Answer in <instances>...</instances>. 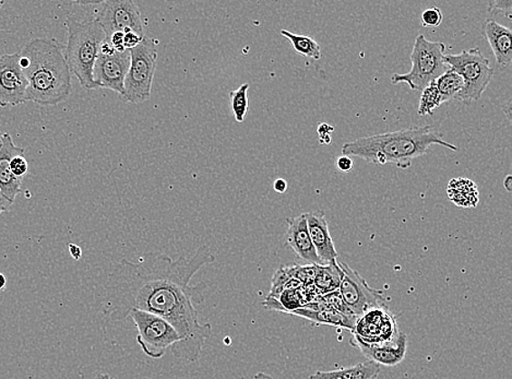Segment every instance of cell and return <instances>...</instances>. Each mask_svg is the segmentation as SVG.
<instances>
[{
    "label": "cell",
    "instance_id": "1",
    "mask_svg": "<svg viewBox=\"0 0 512 379\" xmlns=\"http://www.w3.org/2000/svg\"><path fill=\"white\" fill-rule=\"evenodd\" d=\"M208 247H199L190 258L173 260L162 252H146L139 261L123 260L110 270L102 304L105 317L120 322L131 310L160 316L176 329L181 342L172 347L178 360H199L213 327L198 319L197 305L204 302L207 284H190L200 270L214 264Z\"/></svg>",
    "mask_w": 512,
    "mask_h": 379
},
{
    "label": "cell",
    "instance_id": "2",
    "mask_svg": "<svg viewBox=\"0 0 512 379\" xmlns=\"http://www.w3.org/2000/svg\"><path fill=\"white\" fill-rule=\"evenodd\" d=\"M28 89L25 101L57 105L66 101L72 91L71 72L65 58V47L54 39H34L19 52Z\"/></svg>",
    "mask_w": 512,
    "mask_h": 379
},
{
    "label": "cell",
    "instance_id": "3",
    "mask_svg": "<svg viewBox=\"0 0 512 379\" xmlns=\"http://www.w3.org/2000/svg\"><path fill=\"white\" fill-rule=\"evenodd\" d=\"M432 146L458 150L432 126H423L346 142L342 146V156H356L377 166L393 163L399 168H409L412 161L425 156Z\"/></svg>",
    "mask_w": 512,
    "mask_h": 379
},
{
    "label": "cell",
    "instance_id": "4",
    "mask_svg": "<svg viewBox=\"0 0 512 379\" xmlns=\"http://www.w3.org/2000/svg\"><path fill=\"white\" fill-rule=\"evenodd\" d=\"M68 42L65 47V58L71 72L75 75L82 88L87 90L99 89L93 78L95 62L100 55V49L107 35L97 19L79 23L68 19Z\"/></svg>",
    "mask_w": 512,
    "mask_h": 379
},
{
    "label": "cell",
    "instance_id": "5",
    "mask_svg": "<svg viewBox=\"0 0 512 379\" xmlns=\"http://www.w3.org/2000/svg\"><path fill=\"white\" fill-rule=\"evenodd\" d=\"M446 46L442 42L430 41L423 34L415 39L411 54V71L392 77L393 84L408 83L411 90L423 91L450 70L445 62Z\"/></svg>",
    "mask_w": 512,
    "mask_h": 379
},
{
    "label": "cell",
    "instance_id": "6",
    "mask_svg": "<svg viewBox=\"0 0 512 379\" xmlns=\"http://www.w3.org/2000/svg\"><path fill=\"white\" fill-rule=\"evenodd\" d=\"M445 62L463 79V89L455 99L464 105L479 101L495 75L489 61L479 49L462 51L456 55L446 54Z\"/></svg>",
    "mask_w": 512,
    "mask_h": 379
},
{
    "label": "cell",
    "instance_id": "7",
    "mask_svg": "<svg viewBox=\"0 0 512 379\" xmlns=\"http://www.w3.org/2000/svg\"><path fill=\"white\" fill-rule=\"evenodd\" d=\"M130 66L125 79L126 102L140 104L151 98L152 83L157 62L156 45L153 40L144 38L141 43L129 50Z\"/></svg>",
    "mask_w": 512,
    "mask_h": 379
},
{
    "label": "cell",
    "instance_id": "8",
    "mask_svg": "<svg viewBox=\"0 0 512 379\" xmlns=\"http://www.w3.org/2000/svg\"><path fill=\"white\" fill-rule=\"evenodd\" d=\"M128 317L133 319L138 330L137 344L140 346L142 352L153 360L162 359L167 350H172V347L181 342L176 329L160 316L134 309Z\"/></svg>",
    "mask_w": 512,
    "mask_h": 379
},
{
    "label": "cell",
    "instance_id": "9",
    "mask_svg": "<svg viewBox=\"0 0 512 379\" xmlns=\"http://www.w3.org/2000/svg\"><path fill=\"white\" fill-rule=\"evenodd\" d=\"M339 266L343 271L339 288L340 296L357 318L369 310L384 308L386 298L382 292L369 287L365 279L358 275V272L353 270L346 262H339Z\"/></svg>",
    "mask_w": 512,
    "mask_h": 379
},
{
    "label": "cell",
    "instance_id": "10",
    "mask_svg": "<svg viewBox=\"0 0 512 379\" xmlns=\"http://www.w3.org/2000/svg\"><path fill=\"white\" fill-rule=\"evenodd\" d=\"M95 18L102 25L105 35L109 38L115 33H135L145 36L141 13L131 0H109Z\"/></svg>",
    "mask_w": 512,
    "mask_h": 379
},
{
    "label": "cell",
    "instance_id": "11",
    "mask_svg": "<svg viewBox=\"0 0 512 379\" xmlns=\"http://www.w3.org/2000/svg\"><path fill=\"white\" fill-rule=\"evenodd\" d=\"M19 52L0 57V108L25 103L28 81L19 64Z\"/></svg>",
    "mask_w": 512,
    "mask_h": 379
},
{
    "label": "cell",
    "instance_id": "12",
    "mask_svg": "<svg viewBox=\"0 0 512 379\" xmlns=\"http://www.w3.org/2000/svg\"><path fill=\"white\" fill-rule=\"evenodd\" d=\"M129 66V51L115 52L112 55L100 54L94 65V81L98 84L99 89H109L124 98L125 79Z\"/></svg>",
    "mask_w": 512,
    "mask_h": 379
},
{
    "label": "cell",
    "instance_id": "13",
    "mask_svg": "<svg viewBox=\"0 0 512 379\" xmlns=\"http://www.w3.org/2000/svg\"><path fill=\"white\" fill-rule=\"evenodd\" d=\"M351 345L357 347L367 361L376 363L379 366L393 367L404 360L408 336L404 333H398L393 341L367 342L353 335Z\"/></svg>",
    "mask_w": 512,
    "mask_h": 379
},
{
    "label": "cell",
    "instance_id": "14",
    "mask_svg": "<svg viewBox=\"0 0 512 379\" xmlns=\"http://www.w3.org/2000/svg\"><path fill=\"white\" fill-rule=\"evenodd\" d=\"M398 333L393 314L387 308H380L358 317L353 335L367 342H388L393 341Z\"/></svg>",
    "mask_w": 512,
    "mask_h": 379
},
{
    "label": "cell",
    "instance_id": "15",
    "mask_svg": "<svg viewBox=\"0 0 512 379\" xmlns=\"http://www.w3.org/2000/svg\"><path fill=\"white\" fill-rule=\"evenodd\" d=\"M291 315L309 320L314 325H328L337 328L350 330L355 333L357 317L343 315L331 308L324 302L323 297L318 301L305 304L302 308L293 310Z\"/></svg>",
    "mask_w": 512,
    "mask_h": 379
},
{
    "label": "cell",
    "instance_id": "16",
    "mask_svg": "<svg viewBox=\"0 0 512 379\" xmlns=\"http://www.w3.org/2000/svg\"><path fill=\"white\" fill-rule=\"evenodd\" d=\"M311 242L315 247L317 256L323 265L337 261V251L334 241L331 239L328 221L324 212H310L305 213Z\"/></svg>",
    "mask_w": 512,
    "mask_h": 379
},
{
    "label": "cell",
    "instance_id": "17",
    "mask_svg": "<svg viewBox=\"0 0 512 379\" xmlns=\"http://www.w3.org/2000/svg\"><path fill=\"white\" fill-rule=\"evenodd\" d=\"M287 223L288 231L285 234V240H287L289 249L300 260L308 262V265H323L319 257L317 256L313 242H311L305 213L299 215V217L289 218Z\"/></svg>",
    "mask_w": 512,
    "mask_h": 379
},
{
    "label": "cell",
    "instance_id": "18",
    "mask_svg": "<svg viewBox=\"0 0 512 379\" xmlns=\"http://www.w3.org/2000/svg\"><path fill=\"white\" fill-rule=\"evenodd\" d=\"M18 155H24V149L15 146L12 136L5 133L3 146L0 148V192L12 203L20 194L23 184V180L14 175L9 166L10 160Z\"/></svg>",
    "mask_w": 512,
    "mask_h": 379
},
{
    "label": "cell",
    "instance_id": "19",
    "mask_svg": "<svg viewBox=\"0 0 512 379\" xmlns=\"http://www.w3.org/2000/svg\"><path fill=\"white\" fill-rule=\"evenodd\" d=\"M483 35L492 49L496 62L501 70H507L512 62V33L506 26L488 20L483 26Z\"/></svg>",
    "mask_w": 512,
    "mask_h": 379
},
{
    "label": "cell",
    "instance_id": "20",
    "mask_svg": "<svg viewBox=\"0 0 512 379\" xmlns=\"http://www.w3.org/2000/svg\"><path fill=\"white\" fill-rule=\"evenodd\" d=\"M382 366L372 361L358 363L356 365L337 368L335 371L316 372L309 379H377Z\"/></svg>",
    "mask_w": 512,
    "mask_h": 379
},
{
    "label": "cell",
    "instance_id": "21",
    "mask_svg": "<svg viewBox=\"0 0 512 379\" xmlns=\"http://www.w3.org/2000/svg\"><path fill=\"white\" fill-rule=\"evenodd\" d=\"M343 278V271L339 262L334 261L328 265L316 266L314 287L320 297L339 289Z\"/></svg>",
    "mask_w": 512,
    "mask_h": 379
},
{
    "label": "cell",
    "instance_id": "22",
    "mask_svg": "<svg viewBox=\"0 0 512 379\" xmlns=\"http://www.w3.org/2000/svg\"><path fill=\"white\" fill-rule=\"evenodd\" d=\"M448 196L457 206L474 208L479 204V191L472 181L457 178L450 183Z\"/></svg>",
    "mask_w": 512,
    "mask_h": 379
},
{
    "label": "cell",
    "instance_id": "23",
    "mask_svg": "<svg viewBox=\"0 0 512 379\" xmlns=\"http://www.w3.org/2000/svg\"><path fill=\"white\" fill-rule=\"evenodd\" d=\"M282 36L287 38L299 55L310 58V60L319 61L321 58V47L317 42L308 35L295 34L288 30H281Z\"/></svg>",
    "mask_w": 512,
    "mask_h": 379
},
{
    "label": "cell",
    "instance_id": "24",
    "mask_svg": "<svg viewBox=\"0 0 512 379\" xmlns=\"http://www.w3.org/2000/svg\"><path fill=\"white\" fill-rule=\"evenodd\" d=\"M438 91L441 94L446 102L455 99L457 94L463 89V79L458 75L451 68L437 79L434 82Z\"/></svg>",
    "mask_w": 512,
    "mask_h": 379
},
{
    "label": "cell",
    "instance_id": "25",
    "mask_svg": "<svg viewBox=\"0 0 512 379\" xmlns=\"http://www.w3.org/2000/svg\"><path fill=\"white\" fill-rule=\"evenodd\" d=\"M250 84L244 83L239 89L230 92L231 109L233 110L237 123H244L248 112H250V99H248Z\"/></svg>",
    "mask_w": 512,
    "mask_h": 379
},
{
    "label": "cell",
    "instance_id": "26",
    "mask_svg": "<svg viewBox=\"0 0 512 379\" xmlns=\"http://www.w3.org/2000/svg\"><path fill=\"white\" fill-rule=\"evenodd\" d=\"M443 103H447L446 99L442 98L440 91L435 86V83L431 84L430 87L422 91L420 99L419 115L431 116L438 108H441Z\"/></svg>",
    "mask_w": 512,
    "mask_h": 379
},
{
    "label": "cell",
    "instance_id": "27",
    "mask_svg": "<svg viewBox=\"0 0 512 379\" xmlns=\"http://www.w3.org/2000/svg\"><path fill=\"white\" fill-rule=\"evenodd\" d=\"M323 299L327 305H329L331 308L336 309L337 312L346 316H350V317H356V316L351 312L350 308L346 307L345 301H343L339 289H337L335 292L326 294V296L323 297Z\"/></svg>",
    "mask_w": 512,
    "mask_h": 379
},
{
    "label": "cell",
    "instance_id": "28",
    "mask_svg": "<svg viewBox=\"0 0 512 379\" xmlns=\"http://www.w3.org/2000/svg\"><path fill=\"white\" fill-rule=\"evenodd\" d=\"M421 19L422 24H423L425 28H437V26H440L442 23V14L441 9L431 7L422 14Z\"/></svg>",
    "mask_w": 512,
    "mask_h": 379
},
{
    "label": "cell",
    "instance_id": "29",
    "mask_svg": "<svg viewBox=\"0 0 512 379\" xmlns=\"http://www.w3.org/2000/svg\"><path fill=\"white\" fill-rule=\"evenodd\" d=\"M10 170L15 177L20 178V180H24V177L28 174L29 171V165L28 161H26L24 155H18L13 157L9 163Z\"/></svg>",
    "mask_w": 512,
    "mask_h": 379
},
{
    "label": "cell",
    "instance_id": "30",
    "mask_svg": "<svg viewBox=\"0 0 512 379\" xmlns=\"http://www.w3.org/2000/svg\"><path fill=\"white\" fill-rule=\"evenodd\" d=\"M512 2L511 0H493L488 3V13L493 14H504L511 19Z\"/></svg>",
    "mask_w": 512,
    "mask_h": 379
},
{
    "label": "cell",
    "instance_id": "31",
    "mask_svg": "<svg viewBox=\"0 0 512 379\" xmlns=\"http://www.w3.org/2000/svg\"><path fill=\"white\" fill-rule=\"evenodd\" d=\"M145 36L138 33H128L124 35V46L127 51L133 50L135 47L138 46Z\"/></svg>",
    "mask_w": 512,
    "mask_h": 379
},
{
    "label": "cell",
    "instance_id": "32",
    "mask_svg": "<svg viewBox=\"0 0 512 379\" xmlns=\"http://www.w3.org/2000/svg\"><path fill=\"white\" fill-rule=\"evenodd\" d=\"M335 128L328 124H320L318 126V135L321 144H331V135L334 133Z\"/></svg>",
    "mask_w": 512,
    "mask_h": 379
},
{
    "label": "cell",
    "instance_id": "33",
    "mask_svg": "<svg viewBox=\"0 0 512 379\" xmlns=\"http://www.w3.org/2000/svg\"><path fill=\"white\" fill-rule=\"evenodd\" d=\"M124 35L125 33H115L114 34L110 35L109 38H107L109 41V43L112 44L116 52L126 51L124 46Z\"/></svg>",
    "mask_w": 512,
    "mask_h": 379
},
{
    "label": "cell",
    "instance_id": "34",
    "mask_svg": "<svg viewBox=\"0 0 512 379\" xmlns=\"http://www.w3.org/2000/svg\"><path fill=\"white\" fill-rule=\"evenodd\" d=\"M336 166L341 172H350L353 168V161L350 156H341L337 157Z\"/></svg>",
    "mask_w": 512,
    "mask_h": 379
},
{
    "label": "cell",
    "instance_id": "35",
    "mask_svg": "<svg viewBox=\"0 0 512 379\" xmlns=\"http://www.w3.org/2000/svg\"><path fill=\"white\" fill-rule=\"evenodd\" d=\"M13 204L14 203L10 202V200L5 197L3 193L0 192V214L9 212Z\"/></svg>",
    "mask_w": 512,
    "mask_h": 379
},
{
    "label": "cell",
    "instance_id": "36",
    "mask_svg": "<svg viewBox=\"0 0 512 379\" xmlns=\"http://www.w3.org/2000/svg\"><path fill=\"white\" fill-rule=\"evenodd\" d=\"M273 188L277 193L284 194L288 191V182L283 180V178H278V180L273 183Z\"/></svg>",
    "mask_w": 512,
    "mask_h": 379
},
{
    "label": "cell",
    "instance_id": "37",
    "mask_svg": "<svg viewBox=\"0 0 512 379\" xmlns=\"http://www.w3.org/2000/svg\"><path fill=\"white\" fill-rule=\"evenodd\" d=\"M70 251H71V255L72 256V258H75L76 261L81 260V258L82 256V251H81V247H79L75 244H71L70 245Z\"/></svg>",
    "mask_w": 512,
    "mask_h": 379
},
{
    "label": "cell",
    "instance_id": "38",
    "mask_svg": "<svg viewBox=\"0 0 512 379\" xmlns=\"http://www.w3.org/2000/svg\"><path fill=\"white\" fill-rule=\"evenodd\" d=\"M7 287V279L6 277H5V275H3L2 272H0V292L5 291V289H6Z\"/></svg>",
    "mask_w": 512,
    "mask_h": 379
},
{
    "label": "cell",
    "instance_id": "39",
    "mask_svg": "<svg viewBox=\"0 0 512 379\" xmlns=\"http://www.w3.org/2000/svg\"><path fill=\"white\" fill-rule=\"evenodd\" d=\"M253 379H276V378L272 377L271 375H269V374L260 372L257 373L255 376H253Z\"/></svg>",
    "mask_w": 512,
    "mask_h": 379
},
{
    "label": "cell",
    "instance_id": "40",
    "mask_svg": "<svg viewBox=\"0 0 512 379\" xmlns=\"http://www.w3.org/2000/svg\"><path fill=\"white\" fill-rule=\"evenodd\" d=\"M511 184H512V177L511 175H508L505 178V182H504V185L505 188L507 189V191L511 192Z\"/></svg>",
    "mask_w": 512,
    "mask_h": 379
},
{
    "label": "cell",
    "instance_id": "41",
    "mask_svg": "<svg viewBox=\"0 0 512 379\" xmlns=\"http://www.w3.org/2000/svg\"><path fill=\"white\" fill-rule=\"evenodd\" d=\"M94 379H112V377H110V376L109 375V374H103V373H101V374H98V375L95 376Z\"/></svg>",
    "mask_w": 512,
    "mask_h": 379
},
{
    "label": "cell",
    "instance_id": "42",
    "mask_svg": "<svg viewBox=\"0 0 512 379\" xmlns=\"http://www.w3.org/2000/svg\"><path fill=\"white\" fill-rule=\"evenodd\" d=\"M3 136L4 134L0 133V148H2L3 146Z\"/></svg>",
    "mask_w": 512,
    "mask_h": 379
},
{
    "label": "cell",
    "instance_id": "43",
    "mask_svg": "<svg viewBox=\"0 0 512 379\" xmlns=\"http://www.w3.org/2000/svg\"><path fill=\"white\" fill-rule=\"evenodd\" d=\"M4 5V2H0V7H2Z\"/></svg>",
    "mask_w": 512,
    "mask_h": 379
}]
</instances>
